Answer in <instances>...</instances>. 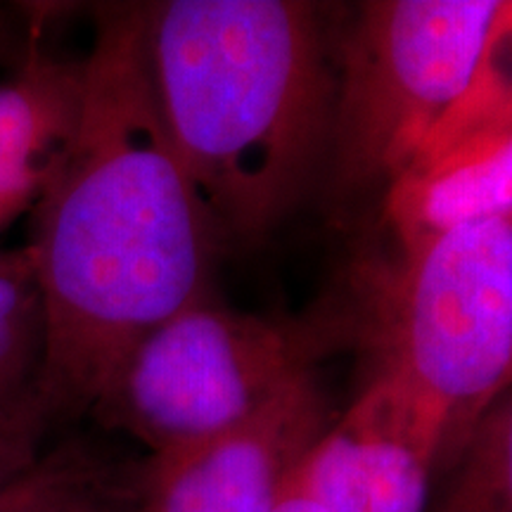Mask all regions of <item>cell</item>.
I'll return each instance as SVG.
<instances>
[{
  "instance_id": "1",
  "label": "cell",
  "mask_w": 512,
  "mask_h": 512,
  "mask_svg": "<svg viewBox=\"0 0 512 512\" xmlns=\"http://www.w3.org/2000/svg\"><path fill=\"white\" fill-rule=\"evenodd\" d=\"M79 133L24 247L46 316L38 401L91 413L140 337L204 294L216 233L166 124L145 3L95 8Z\"/></svg>"
},
{
  "instance_id": "2",
  "label": "cell",
  "mask_w": 512,
  "mask_h": 512,
  "mask_svg": "<svg viewBox=\"0 0 512 512\" xmlns=\"http://www.w3.org/2000/svg\"><path fill=\"white\" fill-rule=\"evenodd\" d=\"M145 5L159 102L216 238H261L325 178L337 38L304 0Z\"/></svg>"
},
{
  "instance_id": "3",
  "label": "cell",
  "mask_w": 512,
  "mask_h": 512,
  "mask_svg": "<svg viewBox=\"0 0 512 512\" xmlns=\"http://www.w3.org/2000/svg\"><path fill=\"white\" fill-rule=\"evenodd\" d=\"M370 316L349 325L375 354V375L439 425L434 472H448L489 408L510 392L512 214L470 223L370 278Z\"/></svg>"
},
{
  "instance_id": "4",
  "label": "cell",
  "mask_w": 512,
  "mask_h": 512,
  "mask_svg": "<svg viewBox=\"0 0 512 512\" xmlns=\"http://www.w3.org/2000/svg\"><path fill=\"white\" fill-rule=\"evenodd\" d=\"M510 34L508 0H373L335 41L328 178L337 195L389 188Z\"/></svg>"
},
{
  "instance_id": "5",
  "label": "cell",
  "mask_w": 512,
  "mask_h": 512,
  "mask_svg": "<svg viewBox=\"0 0 512 512\" xmlns=\"http://www.w3.org/2000/svg\"><path fill=\"white\" fill-rule=\"evenodd\" d=\"M347 335L344 313L275 320L202 294L133 344L88 415L162 456L252 418Z\"/></svg>"
},
{
  "instance_id": "6",
  "label": "cell",
  "mask_w": 512,
  "mask_h": 512,
  "mask_svg": "<svg viewBox=\"0 0 512 512\" xmlns=\"http://www.w3.org/2000/svg\"><path fill=\"white\" fill-rule=\"evenodd\" d=\"M510 34L491 48L406 169L389 183L384 214L401 252L470 223L512 214Z\"/></svg>"
},
{
  "instance_id": "7",
  "label": "cell",
  "mask_w": 512,
  "mask_h": 512,
  "mask_svg": "<svg viewBox=\"0 0 512 512\" xmlns=\"http://www.w3.org/2000/svg\"><path fill=\"white\" fill-rule=\"evenodd\" d=\"M337 415L309 373L252 418L138 463L143 512H275Z\"/></svg>"
},
{
  "instance_id": "8",
  "label": "cell",
  "mask_w": 512,
  "mask_h": 512,
  "mask_svg": "<svg viewBox=\"0 0 512 512\" xmlns=\"http://www.w3.org/2000/svg\"><path fill=\"white\" fill-rule=\"evenodd\" d=\"M439 425L384 377L337 415L299 467L323 512H427Z\"/></svg>"
},
{
  "instance_id": "9",
  "label": "cell",
  "mask_w": 512,
  "mask_h": 512,
  "mask_svg": "<svg viewBox=\"0 0 512 512\" xmlns=\"http://www.w3.org/2000/svg\"><path fill=\"white\" fill-rule=\"evenodd\" d=\"M86 60L55 55L38 38L0 83V233L53 181L83 117Z\"/></svg>"
},
{
  "instance_id": "10",
  "label": "cell",
  "mask_w": 512,
  "mask_h": 512,
  "mask_svg": "<svg viewBox=\"0 0 512 512\" xmlns=\"http://www.w3.org/2000/svg\"><path fill=\"white\" fill-rule=\"evenodd\" d=\"M0 512H143L138 463L83 437L64 439L0 489Z\"/></svg>"
},
{
  "instance_id": "11",
  "label": "cell",
  "mask_w": 512,
  "mask_h": 512,
  "mask_svg": "<svg viewBox=\"0 0 512 512\" xmlns=\"http://www.w3.org/2000/svg\"><path fill=\"white\" fill-rule=\"evenodd\" d=\"M43 354L46 316L29 256L24 249L0 252V422L43 411Z\"/></svg>"
},
{
  "instance_id": "12",
  "label": "cell",
  "mask_w": 512,
  "mask_h": 512,
  "mask_svg": "<svg viewBox=\"0 0 512 512\" xmlns=\"http://www.w3.org/2000/svg\"><path fill=\"white\" fill-rule=\"evenodd\" d=\"M427 512H512V399L505 392L482 422L456 465L448 484Z\"/></svg>"
},
{
  "instance_id": "13",
  "label": "cell",
  "mask_w": 512,
  "mask_h": 512,
  "mask_svg": "<svg viewBox=\"0 0 512 512\" xmlns=\"http://www.w3.org/2000/svg\"><path fill=\"white\" fill-rule=\"evenodd\" d=\"M53 420L43 411H31L15 420L0 422V489L34 463L43 451Z\"/></svg>"
},
{
  "instance_id": "14",
  "label": "cell",
  "mask_w": 512,
  "mask_h": 512,
  "mask_svg": "<svg viewBox=\"0 0 512 512\" xmlns=\"http://www.w3.org/2000/svg\"><path fill=\"white\" fill-rule=\"evenodd\" d=\"M275 512H323V510H320L318 505L311 501V496L306 494L302 486H299L297 475H294L290 489H287L285 496L280 498Z\"/></svg>"
},
{
  "instance_id": "15",
  "label": "cell",
  "mask_w": 512,
  "mask_h": 512,
  "mask_svg": "<svg viewBox=\"0 0 512 512\" xmlns=\"http://www.w3.org/2000/svg\"><path fill=\"white\" fill-rule=\"evenodd\" d=\"M8 50V27H5L3 22V15H0V55Z\"/></svg>"
}]
</instances>
